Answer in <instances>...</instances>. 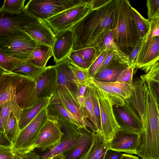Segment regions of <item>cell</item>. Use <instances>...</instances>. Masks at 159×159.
I'll list each match as a JSON object with an SVG mask.
<instances>
[{
    "label": "cell",
    "mask_w": 159,
    "mask_h": 159,
    "mask_svg": "<svg viewBox=\"0 0 159 159\" xmlns=\"http://www.w3.org/2000/svg\"><path fill=\"white\" fill-rule=\"evenodd\" d=\"M120 0H109L103 6L91 9L71 28L74 37L72 50L92 47L99 35L116 25Z\"/></svg>",
    "instance_id": "cell-1"
},
{
    "label": "cell",
    "mask_w": 159,
    "mask_h": 159,
    "mask_svg": "<svg viewBox=\"0 0 159 159\" xmlns=\"http://www.w3.org/2000/svg\"><path fill=\"white\" fill-rule=\"evenodd\" d=\"M132 8L129 1L120 0L117 24L113 30L117 46L128 57L141 39Z\"/></svg>",
    "instance_id": "cell-2"
},
{
    "label": "cell",
    "mask_w": 159,
    "mask_h": 159,
    "mask_svg": "<svg viewBox=\"0 0 159 159\" xmlns=\"http://www.w3.org/2000/svg\"><path fill=\"white\" fill-rule=\"evenodd\" d=\"M37 43L21 30L0 35V52L24 61L28 59Z\"/></svg>",
    "instance_id": "cell-3"
},
{
    "label": "cell",
    "mask_w": 159,
    "mask_h": 159,
    "mask_svg": "<svg viewBox=\"0 0 159 159\" xmlns=\"http://www.w3.org/2000/svg\"><path fill=\"white\" fill-rule=\"evenodd\" d=\"M89 0H30L25 6L26 11L36 18L45 21L49 18Z\"/></svg>",
    "instance_id": "cell-4"
},
{
    "label": "cell",
    "mask_w": 159,
    "mask_h": 159,
    "mask_svg": "<svg viewBox=\"0 0 159 159\" xmlns=\"http://www.w3.org/2000/svg\"><path fill=\"white\" fill-rule=\"evenodd\" d=\"M94 85L99 101L101 134L105 140L109 143L116 133L120 129V127L116 118L113 105L109 97L105 92Z\"/></svg>",
    "instance_id": "cell-5"
},
{
    "label": "cell",
    "mask_w": 159,
    "mask_h": 159,
    "mask_svg": "<svg viewBox=\"0 0 159 159\" xmlns=\"http://www.w3.org/2000/svg\"><path fill=\"white\" fill-rule=\"evenodd\" d=\"M47 107L43 109L20 131L16 141L13 143V148L14 150L26 152L34 149L35 144L39 134L48 120Z\"/></svg>",
    "instance_id": "cell-6"
},
{
    "label": "cell",
    "mask_w": 159,
    "mask_h": 159,
    "mask_svg": "<svg viewBox=\"0 0 159 159\" xmlns=\"http://www.w3.org/2000/svg\"><path fill=\"white\" fill-rule=\"evenodd\" d=\"M91 0L63 11L46 22L55 34L71 29L92 9Z\"/></svg>",
    "instance_id": "cell-7"
},
{
    "label": "cell",
    "mask_w": 159,
    "mask_h": 159,
    "mask_svg": "<svg viewBox=\"0 0 159 159\" xmlns=\"http://www.w3.org/2000/svg\"><path fill=\"white\" fill-rule=\"evenodd\" d=\"M58 122L63 133L60 142L53 148L39 155L41 159H50L63 154L74 147L80 138L81 133L76 125L64 119H61Z\"/></svg>",
    "instance_id": "cell-8"
},
{
    "label": "cell",
    "mask_w": 159,
    "mask_h": 159,
    "mask_svg": "<svg viewBox=\"0 0 159 159\" xmlns=\"http://www.w3.org/2000/svg\"><path fill=\"white\" fill-rule=\"evenodd\" d=\"M53 102L61 103L85 127L91 128L92 124L87 119L88 116L85 109L80 107L75 93L66 85H58L56 92L50 99L49 103Z\"/></svg>",
    "instance_id": "cell-9"
},
{
    "label": "cell",
    "mask_w": 159,
    "mask_h": 159,
    "mask_svg": "<svg viewBox=\"0 0 159 159\" xmlns=\"http://www.w3.org/2000/svg\"><path fill=\"white\" fill-rule=\"evenodd\" d=\"M125 102L130 107L143 126L145 122L146 98L143 77L141 75L133 79L131 95Z\"/></svg>",
    "instance_id": "cell-10"
},
{
    "label": "cell",
    "mask_w": 159,
    "mask_h": 159,
    "mask_svg": "<svg viewBox=\"0 0 159 159\" xmlns=\"http://www.w3.org/2000/svg\"><path fill=\"white\" fill-rule=\"evenodd\" d=\"M0 35L8 31L21 30L25 26L36 23L39 20L25 9L16 13L0 11Z\"/></svg>",
    "instance_id": "cell-11"
},
{
    "label": "cell",
    "mask_w": 159,
    "mask_h": 159,
    "mask_svg": "<svg viewBox=\"0 0 159 159\" xmlns=\"http://www.w3.org/2000/svg\"><path fill=\"white\" fill-rule=\"evenodd\" d=\"M159 60V35L143 41L137 59L135 68L147 72Z\"/></svg>",
    "instance_id": "cell-12"
},
{
    "label": "cell",
    "mask_w": 159,
    "mask_h": 159,
    "mask_svg": "<svg viewBox=\"0 0 159 159\" xmlns=\"http://www.w3.org/2000/svg\"><path fill=\"white\" fill-rule=\"evenodd\" d=\"M63 135L58 122L48 120L39 134L35 148L42 151L52 149L59 143Z\"/></svg>",
    "instance_id": "cell-13"
},
{
    "label": "cell",
    "mask_w": 159,
    "mask_h": 159,
    "mask_svg": "<svg viewBox=\"0 0 159 159\" xmlns=\"http://www.w3.org/2000/svg\"><path fill=\"white\" fill-rule=\"evenodd\" d=\"M15 99L22 110L32 107L39 100L36 94V82L24 75L17 84Z\"/></svg>",
    "instance_id": "cell-14"
},
{
    "label": "cell",
    "mask_w": 159,
    "mask_h": 159,
    "mask_svg": "<svg viewBox=\"0 0 159 159\" xmlns=\"http://www.w3.org/2000/svg\"><path fill=\"white\" fill-rule=\"evenodd\" d=\"M113 110L120 129L139 134L141 133L142 123L127 103L125 102L121 106L113 105Z\"/></svg>",
    "instance_id": "cell-15"
},
{
    "label": "cell",
    "mask_w": 159,
    "mask_h": 159,
    "mask_svg": "<svg viewBox=\"0 0 159 159\" xmlns=\"http://www.w3.org/2000/svg\"><path fill=\"white\" fill-rule=\"evenodd\" d=\"M140 134L119 129L109 143V148L120 152L136 154Z\"/></svg>",
    "instance_id": "cell-16"
},
{
    "label": "cell",
    "mask_w": 159,
    "mask_h": 159,
    "mask_svg": "<svg viewBox=\"0 0 159 159\" xmlns=\"http://www.w3.org/2000/svg\"><path fill=\"white\" fill-rule=\"evenodd\" d=\"M36 82V94L38 99L50 98L58 87L57 73L55 65L47 66Z\"/></svg>",
    "instance_id": "cell-17"
},
{
    "label": "cell",
    "mask_w": 159,
    "mask_h": 159,
    "mask_svg": "<svg viewBox=\"0 0 159 159\" xmlns=\"http://www.w3.org/2000/svg\"><path fill=\"white\" fill-rule=\"evenodd\" d=\"M21 29L37 43L52 48L55 34L45 21L39 20L36 23L24 26Z\"/></svg>",
    "instance_id": "cell-18"
},
{
    "label": "cell",
    "mask_w": 159,
    "mask_h": 159,
    "mask_svg": "<svg viewBox=\"0 0 159 159\" xmlns=\"http://www.w3.org/2000/svg\"><path fill=\"white\" fill-rule=\"evenodd\" d=\"M129 66L128 57L120 51L115 59L103 70L95 75L93 79L102 82H116L120 73Z\"/></svg>",
    "instance_id": "cell-19"
},
{
    "label": "cell",
    "mask_w": 159,
    "mask_h": 159,
    "mask_svg": "<svg viewBox=\"0 0 159 159\" xmlns=\"http://www.w3.org/2000/svg\"><path fill=\"white\" fill-rule=\"evenodd\" d=\"M55 35L52 48L54 61L57 64L67 58L73 50L74 37L71 29L55 34Z\"/></svg>",
    "instance_id": "cell-20"
},
{
    "label": "cell",
    "mask_w": 159,
    "mask_h": 159,
    "mask_svg": "<svg viewBox=\"0 0 159 159\" xmlns=\"http://www.w3.org/2000/svg\"><path fill=\"white\" fill-rule=\"evenodd\" d=\"M0 106L8 101L15 99L18 83L24 75L0 68Z\"/></svg>",
    "instance_id": "cell-21"
},
{
    "label": "cell",
    "mask_w": 159,
    "mask_h": 159,
    "mask_svg": "<svg viewBox=\"0 0 159 159\" xmlns=\"http://www.w3.org/2000/svg\"><path fill=\"white\" fill-rule=\"evenodd\" d=\"M78 129L81 133L80 138L74 147L63 154L65 159H82L91 146L93 132L88 128Z\"/></svg>",
    "instance_id": "cell-22"
},
{
    "label": "cell",
    "mask_w": 159,
    "mask_h": 159,
    "mask_svg": "<svg viewBox=\"0 0 159 159\" xmlns=\"http://www.w3.org/2000/svg\"><path fill=\"white\" fill-rule=\"evenodd\" d=\"M48 120L58 122L61 119L68 120L78 128H86L77 118L60 102L49 103L47 107Z\"/></svg>",
    "instance_id": "cell-23"
},
{
    "label": "cell",
    "mask_w": 159,
    "mask_h": 159,
    "mask_svg": "<svg viewBox=\"0 0 159 159\" xmlns=\"http://www.w3.org/2000/svg\"><path fill=\"white\" fill-rule=\"evenodd\" d=\"M109 148V143L105 140L100 132L96 131L93 132L91 146L82 159H104Z\"/></svg>",
    "instance_id": "cell-24"
},
{
    "label": "cell",
    "mask_w": 159,
    "mask_h": 159,
    "mask_svg": "<svg viewBox=\"0 0 159 159\" xmlns=\"http://www.w3.org/2000/svg\"><path fill=\"white\" fill-rule=\"evenodd\" d=\"M50 98L39 99L38 101L31 107L23 110L19 122L20 129L23 130L29 124L49 103Z\"/></svg>",
    "instance_id": "cell-25"
},
{
    "label": "cell",
    "mask_w": 159,
    "mask_h": 159,
    "mask_svg": "<svg viewBox=\"0 0 159 159\" xmlns=\"http://www.w3.org/2000/svg\"><path fill=\"white\" fill-rule=\"evenodd\" d=\"M55 66L57 73L58 85H65L75 94V87H77L74 83L73 74L69 60L67 58L56 64Z\"/></svg>",
    "instance_id": "cell-26"
},
{
    "label": "cell",
    "mask_w": 159,
    "mask_h": 159,
    "mask_svg": "<svg viewBox=\"0 0 159 159\" xmlns=\"http://www.w3.org/2000/svg\"><path fill=\"white\" fill-rule=\"evenodd\" d=\"M53 56L52 47L42 44L37 43L34 49L27 61L34 65L44 68L49 59Z\"/></svg>",
    "instance_id": "cell-27"
},
{
    "label": "cell",
    "mask_w": 159,
    "mask_h": 159,
    "mask_svg": "<svg viewBox=\"0 0 159 159\" xmlns=\"http://www.w3.org/2000/svg\"><path fill=\"white\" fill-rule=\"evenodd\" d=\"M92 47L96 49L98 56L105 51H120L114 41L113 30H106L101 33Z\"/></svg>",
    "instance_id": "cell-28"
},
{
    "label": "cell",
    "mask_w": 159,
    "mask_h": 159,
    "mask_svg": "<svg viewBox=\"0 0 159 159\" xmlns=\"http://www.w3.org/2000/svg\"><path fill=\"white\" fill-rule=\"evenodd\" d=\"M0 106V132H4L5 126L11 112L13 111L19 122L23 110L18 106L15 99L8 101Z\"/></svg>",
    "instance_id": "cell-29"
},
{
    "label": "cell",
    "mask_w": 159,
    "mask_h": 159,
    "mask_svg": "<svg viewBox=\"0 0 159 159\" xmlns=\"http://www.w3.org/2000/svg\"><path fill=\"white\" fill-rule=\"evenodd\" d=\"M69 62L73 74L74 83L77 88L81 85L89 87L93 84V77L90 75L88 69L80 67L69 60Z\"/></svg>",
    "instance_id": "cell-30"
},
{
    "label": "cell",
    "mask_w": 159,
    "mask_h": 159,
    "mask_svg": "<svg viewBox=\"0 0 159 159\" xmlns=\"http://www.w3.org/2000/svg\"><path fill=\"white\" fill-rule=\"evenodd\" d=\"M46 68V66L44 68L38 66L27 61L11 72L29 77L36 82Z\"/></svg>",
    "instance_id": "cell-31"
},
{
    "label": "cell",
    "mask_w": 159,
    "mask_h": 159,
    "mask_svg": "<svg viewBox=\"0 0 159 159\" xmlns=\"http://www.w3.org/2000/svg\"><path fill=\"white\" fill-rule=\"evenodd\" d=\"M20 131L19 121L13 111H12L6 124L4 132L11 141L14 143L18 137Z\"/></svg>",
    "instance_id": "cell-32"
},
{
    "label": "cell",
    "mask_w": 159,
    "mask_h": 159,
    "mask_svg": "<svg viewBox=\"0 0 159 159\" xmlns=\"http://www.w3.org/2000/svg\"><path fill=\"white\" fill-rule=\"evenodd\" d=\"M93 80L94 85L106 93L113 105L121 106L124 105V100L112 90L109 83Z\"/></svg>",
    "instance_id": "cell-33"
},
{
    "label": "cell",
    "mask_w": 159,
    "mask_h": 159,
    "mask_svg": "<svg viewBox=\"0 0 159 159\" xmlns=\"http://www.w3.org/2000/svg\"><path fill=\"white\" fill-rule=\"evenodd\" d=\"M26 61L0 52V68L4 70L11 72Z\"/></svg>",
    "instance_id": "cell-34"
},
{
    "label": "cell",
    "mask_w": 159,
    "mask_h": 159,
    "mask_svg": "<svg viewBox=\"0 0 159 159\" xmlns=\"http://www.w3.org/2000/svg\"><path fill=\"white\" fill-rule=\"evenodd\" d=\"M136 25L140 38L143 39L147 35L150 28L148 19L143 17L135 8H132Z\"/></svg>",
    "instance_id": "cell-35"
},
{
    "label": "cell",
    "mask_w": 159,
    "mask_h": 159,
    "mask_svg": "<svg viewBox=\"0 0 159 159\" xmlns=\"http://www.w3.org/2000/svg\"><path fill=\"white\" fill-rule=\"evenodd\" d=\"M84 96L85 99L84 109L87 115L88 118L89 119L96 130L101 133L100 127L97 123L94 113L89 87L87 88Z\"/></svg>",
    "instance_id": "cell-36"
},
{
    "label": "cell",
    "mask_w": 159,
    "mask_h": 159,
    "mask_svg": "<svg viewBox=\"0 0 159 159\" xmlns=\"http://www.w3.org/2000/svg\"><path fill=\"white\" fill-rule=\"evenodd\" d=\"M112 90L124 100L131 95V85L124 82L109 83Z\"/></svg>",
    "instance_id": "cell-37"
},
{
    "label": "cell",
    "mask_w": 159,
    "mask_h": 159,
    "mask_svg": "<svg viewBox=\"0 0 159 159\" xmlns=\"http://www.w3.org/2000/svg\"><path fill=\"white\" fill-rule=\"evenodd\" d=\"M25 0H5L0 11L16 13L25 9Z\"/></svg>",
    "instance_id": "cell-38"
},
{
    "label": "cell",
    "mask_w": 159,
    "mask_h": 159,
    "mask_svg": "<svg viewBox=\"0 0 159 159\" xmlns=\"http://www.w3.org/2000/svg\"><path fill=\"white\" fill-rule=\"evenodd\" d=\"M74 51L90 66L98 57L97 50L93 47L85 48Z\"/></svg>",
    "instance_id": "cell-39"
},
{
    "label": "cell",
    "mask_w": 159,
    "mask_h": 159,
    "mask_svg": "<svg viewBox=\"0 0 159 159\" xmlns=\"http://www.w3.org/2000/svg\"><path fill=\"white\" fill-rule=\"evenodd\" d=\"M89 87L90 90L91 97L94 114L97 123L100 127V111L98 93L93 83Z\"/></svg>",
    "instance_id": "cell-40"
},
{
    "label": "cell",
    "mask_w": 159,
    "mask_h": 159,
    "mask_svg": "<svg viewBox=\"0 0 159 159\" xmlns=\"http://www.w3.org/2000/svg\"><path fill=\"white\" fill-rule=\"evenodd\" d=\"M108 51L102 52L95 59L88 68L90 75L93 77L96 74L107 54Z\"/></svg>",
    "instance_id": "cell-41"
},
{
    "label": "cell",
    "mask_w": 159,
    "mask_h": 159,
    "mask_svg": "<svg viewBox=\"0 0 159 159\" xmlns=\"http://www.w3.org/2000/svg\"><path fill=\"white\" fill-rule=\"evenodd\" d=\"M148 19L150 23V28L149 32L146 37L143 39V41L159 35V17H153Z\"/></svg>",
    "instance_id": "cell-42"
},
{
    "label": "cell",
    "mask_w": 159,
    "mask_h": 159,
    "mask_svg": "<svg viewBox=\"0 0 159 159\" xmlns=\"http://www.w3.org/2000/svg\"><path fill=\"white\" fill-rule=\"evenodd\" d=\"M134 69V68L129 66L120 73L116 82H124L131 85Z\"/></svg>",
    "instance_id": "cell-43"
},
{
    "label": "cell",
    "mask_w": 159,
    "mask_h": 159,
    "mask_svg": "<svg viewBox=\"0 0 159 159\" xmlns=\"http://www.w3.org/2000/svg\"><path fill=\"white\" fill-rule=\"evenodd\" d=\"M148 19L153 17H159V0H147Z\"/></svg>",
    "instance_id": "cell-44"
},
{
    "label": "cell",
    "mask_w": 159,
    "mask_h": 159,
    "mask_svg": "<svg viewBox=\"0 0 159 159\" xmlns=\"http://www.w3.org/2000/svg\"><path fill=\"white\" fill-rule=\"evenodd\" d=\"M143 75L147 80L159 83V62L152 65L149 70Z\"/></svg>",
    "instance_id": "cell-45"
},
{
    "label": "cell",
    "mask_w": 159,
    "mask_h": 159,
    "mask_svg": "<svg viewBox=\"0 0 159 159\" xmlns=\"http://www.w3.org/2000/svg\"><path fill=\"white\" fill-rule=\"evenodd\" d=\"M67 59L77 66L85 69H88L90 66L76 53L72 50L69 55Z\"/></svg>",
    "instance_id": "cell-46"
},
{
    "label": "cell",
    "mask_w": 159,
    "mask_h": 159,
    "mask_svg": "<svg viewBox=\"0 0 159 159\" xmlns=\"http://www.w3.org/2000/svg\"><path fill=\"white\" fill-rule=\"evenodd\" d=\"M143 39H140L139 40L135 47L128 57L129 66L134 69L135 68L137 59L142 46Z\"/></svg>",
    "instance_id": "cell-47"
},
{
    "label": "cell",
    "mask_w": 159,
    "mask_h": 159,
    "mask_svg": "<svg viewBox=\"0 0 159 159\" xmlns=\"http://www.w3.org/2000/svg\"><path fill=\"white\" fill-rule=\"evenodd\" d=\"M120 51H108L107 55L102 65L98 69L96 74L101 72L108 66L115 59L117 56L118 53Z\"/></svg>",
    "instance_id": "cell-48"
},
{
    "label": "cell",
    "mask_w": 159,
    "mask_h": 159,
    "mask_svg": "<svg viewBox=\"0 0 159 159\" xmlns=\"http://www.w3.org/2000/svg\"><path fill=\"white\" fill-rule=\"evenodd\" d=\"M14 151L15 155L21 159H41L39 156L34 150L26 152H20L14 150Z\"/></svg>",
    "instance_id": "cell-49"
},
{
    "label": "cell",
    "mask_w": 159,
    "mask_h": 159,
    "mask_svg": "<svg viewBox=\"0 0 159 159\" xmlns=\"http://www.w3.org/2000/svg\"><path fill=\"white\" fill-rule=\"evenodd\" d=\"M15 156L13 148L0 146V159H13Z\"/></svg>",
    "instance_id": "cell-50"
},
{
    "label": "cell",
    "mask_w": 159,
    "mask_h": 159,
    "mask_svg": "<svg viewBox=\"0 0 159 159\" xmlns=\"http://www.w3.org/2000/svg\"><path fill=\"white\" fill-rule=\"evenodd\" d=\"M13 145L5 132H0V146L13 148Z\"/></svg>",
    "instance_id": "cell-51"
},
{
    "label": "cell",
    "mask_w": 159,
    "mask_h": 159,
    "mask_svg": "<svg viewBox=\"0 0 159 159\" xmlns=\"http://www.w3.org/2000/svg\"><path fill=\"white\" fill-rule=\"evenodd\" d=\"M122 153L121 152L108 149L105 154L104 159H120Z\"/></svg>",
    "instance_id": "cell-52"
},
{
    "label": "cell",
    "mask_w": 159,
    "mask_h": 159,
    "mask_svg": "<svg viewBox=\"0 0 159 159\" xmlns=\"http://www.w3.org/2000/svg\"><path fill=\"white\" fill-rule=\"evenodd\" d=\"M148 81L157 103L159 105V83L153 81Z\"/></svg>",
    "instance_id": "cell-53"
},
{
    "label": "cell",
    "mask_w": 159,
    "mask_h": 159,
    "mask_svg": "<svg viewBox=\"0 0 159 159\" xmlns=\"http://www.w3.org/2000/svg\"><path fill=\"white\" fill-rule=\"evenodd\" d=\"M106 0H91V4L92 9L99 7L104 5L108 1Z\"/></svg>",
    "instance_id": "cell-54"
},
{
    "label": "cell",
    "mask_w": 159,
    "mask_h": 159,
    "mask_svg": "<svg viewBox=\"0 0 159 159\" xmlns=\"http://www.w3.org/2000/svg\"><path fill=\"white\" fill-rule=\"evenodd\" d=\"M88 87L84 85H81L77 87L75 94L76 98L80 96L84 95Z\"/></svg>",
    "instance_id": "cell-55"
},
{
    "label": "cell",
    "mask_w": 159,
    "mask_h": 159,
    "mask_svg": "<svg viewBox=\"0 0 159 159\" xmlns=\"http://www.w3.org/2000/svg\"><path fill=\"white\" fill-rule=\"evenodd\" d=\"M76 98L80 107L84 109L85 107V99L84 95L80 96Z\"/></svg>",
    "instance_id": "cell-56"
},
{
    "label": "cell",
    "mask_w": 159,
    "mask_h": 159,
    "mask_svg": "<svg viewBox=\"0 0 159 159\" xmlns=\"http://www.w3.org/2000/svg\"><path fill=\"white\" fill-rule=\"evenodd\" d=\"M120 159H139L138 157L130 154L122 153Z\"/></svg>",
    "instance_id": "cell-57"
},
{
    "label": "cell",
    "mask_w": 159,
    "mask_h": 159,
    "mask_svg": "<svg viewBox=\"0 0 159 159\" xmlns=\"http://www.w3.org/2000/svg\"><path fill=\"white\" fill-rule=\"evenodd\" d=\"M50 159H65V157L63 154H59Z\"/></svg>",
    "instance_id": "cell-58"
},
{
    "label": "cell",
    "mask_w": 159,
    "mask_h": 159,
    "mask_svg": "<svg viewBox=\"0 0 159 159\" xmlns=\"http://www.w3.org/2000/svg\"><path fill=\"white\" fill-rule=\"evenodd\" d=\"M13 159H21L20 158L18 157L15 155V156Z\"/></svg>",
    "instance_id": "cell-59"
},
{
    "label": "cell",
    "mask_w": 159,
    "mask_h": 159,
    "mask_svg": "<svg viewBox=\"0 0 159 159\" xmlns=\"http://www.w3.org/2000/svg\"><path fill=\"white\" fill-rule=\"evenodd\" d=\"M158 106H159V105H158Z\"/></svg>",
    "instance_id": "cell-60"
}]
</instances>
